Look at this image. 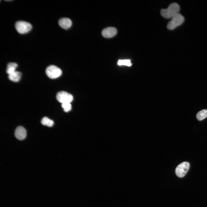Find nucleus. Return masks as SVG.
Instances as JSON below:
<instances>
[{"label":"nucleus","instance_id":"10","mask_svg":"<svg viewBox=\"0 0 207 207\" xmlns=\"http://www.w3.org/2000/svg\"><path fill=\"white\" fill-rule=\"evenodd\" d=\"M22 74L20 72L15 71L13 73L9 75L8 78L9 80L14 82H17L20 80Z\"/></svg>","mask_w":207,"mask_h":207},{"label":"nucleus","instance_id":"8","mask_svg":"<svg viewBox=\"0 0 207 207\" xmlns=\"http://www.w3.org/2000/svg\"><path fill=\"white\" fill-rule=\"evenodd\" d=\"M14 135L17 139L19 140H22L25 139L26 135V131L23 127L19 126L16 129Z\"/></svg>","mask_w":207,"mask_h":207},{"label":"nucleus","instance_id":"5","mask_svg":"<svg viewBox=\"0 0 207 207\" xmlns=\"http://www.w3.org/2000/svg\"><path fill=\"white\" fill-rule=\"evenodd\" d=\"M190 167V164L187 162H183L179 164L175 170L176 175L179 178L183 177L188 171Z\"/></svg>","mask_w":207,"mask_h":207},{"label":"nucleus","instance_id":"7","mask_svg":"<svg viewBox=\"0 0 207 207\" xmlns=\"http://www.w3.org/2000/svg\"><path fill=\"white\" fill-rule=\"evenodd\" d=\"M117 33L116 29L114 27H109L103 29L101 32L102 36L106 38L112 37Z\"/></svg>","mask_w":207,"mask_h":207},{"label":"nucleus","instance_id":"14","mask_svg":"<svg viewBox=\"0 0 207 207\" xmlns=\"http://www.w3.org/2000/svg\"><path fill=\"white\" fill-rule=\"evenodd\" d=\"M118 64L119 66L124 65L130 66L131 65V64L129 60H119L118 62Z\"/></svg>","mask_w":207,"mask_h":207},{"label":"nucleus","instance_id":"6","mask_svg":"<svg viewBox=\"0 0 207 207\" xmlns=\"http://www.w3.org/2000/svg\"><path fill=\"white\" fill-rule=\"evenodd\" d=\"M56 98L57 100L62 104L70 103L73 99V96L71 94L63 91L59 92L57 93Z\"/></svg>","mask_w":207,"mask_h":207},{"label":"nucleus","instance_id":"11","mask_svg":"<svg viewBox=\"0 0 207 207\" xmlns=\"http://www.w3.org/2000/svg\"><path fill=\"white\" fill-rule=\"evenodd\" d=\"M17 66L18 64L16 63L10 62L9 63L7 66L6 72L9 75L13 73L16 71V69Z\"/></svg>","mask_w":207,"mask_h":207},{"label":"nucleus","instance_id":"13","mask_svg":"<svg viewBox=\"0 0 207 207\" xmlns=\"http://www.w3.org/2000/svg\"><path fill=\"white\" fill-rule=\"evenodd\" d=\"M207 117V110H202L199 112L196 115L197 118L200 121L202 120Z\"/></svg>","mask_w":207,"mask_h":207},{"label":"nucleus","instance_id":"3","mask_svg":"<svg viewBox=\"0 0 207 207\" xmlns=\"http://www.w3.org/2000/svg\"><path fill=\"white\" fill-rule=\"evenodd\" d=\"M15 26L16 30L20 34L27 33L32 28V25L30 23L22 20L17 21L15 24Z\"/></svg>","mask_w":207,"mask_h":207},{"label":"nucleus","instance_id":"15","mask_svg":"<svg viewBox=\"0 0 207 207\" xmlns=\"http://www.w3.org/2000/svg\"><path fill=\"white\" fill-rule=\"evenodd\" d=\"M62 107L64 111L66 112H68L71 109V105L70 103H65L62 104Z\"/></svg>","mask_w":207,"mask_h":207},{"label":"nucleus","instance_id":"12","mask_svg":"<svg viewBox=\"0 0 207 207\" xmlns=\"http://www.w3.org/2000/svg\"><path fill=\"white\" fill-rule=\"evenodd\" d=\"M41 122L43 125L48 127H51L54 124L53 121L46 117H44L42 118Z\"/></svg>","mask_w":207,"mask_h":207},{"label":"nucleus","instance_id":"2","mask_svg":"<svg viewBox=\"0 0 207 207\" xmlns=\"http://www.w3.org/2000/svg\"><path fill=\"white\" fill-rule=\"evenodd\" d=\"M184 20V17L181 14L178 13L171 18V20L168 23L167 25V27L169 30H173L177 27L181 25Z\"/></svg>","mask_w":207,"mask_h":207},{"label":"nucleus","instance_id":"4","mask_svg":"<svg viewBox=\"0 0 207 207\" xmlns=\"http://www.w3.org/2000/svg\"><path fill=\"white\" fill-rule=\"evenodd\" d=\"M45 72L50 78L55 79L60 76L62 74L61 70L57 66L51 65L48 66L46 69Z\"/></svg>","mask_w":207,"mask_h":207},{"label":"nucleus","instance_id":"9","mask_svg":"<svg viewBox=\"0 0 207 207\" xmlns=\"http://www.w3.org/2000/svg\"><path fill=\"white\" fill-rule=\"evenodd\" d=\"M72 22L69 19L66 18H62L58 21L59 26L62 28L67 29L70 28L72 25Z\"/></svg>","mask_w":207,"mask_h":207},{"label":"nucleus","instance_id":"1","mask_svg":"<svg viewBox=\"0 0 207 207\" xmlns=\"http://www.w3.org/2000/svg\"><path fill=\"white\" fill-rule=\"evenodd\" d=\"M180 7L178 4L174 2L170 4L168 8L161 10L162 16L166 18H171L173 16L179 13Z\"/></svg>","mask_w":207,"mask_h":207}]
</instances>
